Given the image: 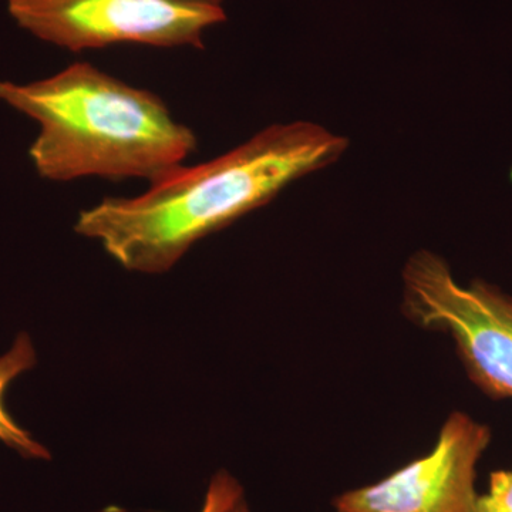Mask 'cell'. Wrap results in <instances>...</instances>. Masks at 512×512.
I'll return each mask as SVG.
<instances>
[{
  "mask_svg": "<svg viewBox=\"0 0 512 512\" xmlns=\"http://www.w3.org/2000/svg\"><path fill=\"white\" fill-rule=\"evenodd\" d=\"M346 148L345 137L319 124H275L224 156L183 165L136 198H106L80 212L74 229L127 271L164 274L195 242L335 163Z\"/></svg>",
  "mask_w": 512,
  "mask_h": 512,
  "instance_id": "1",
  "label": "cell"
},
{
  "mask_svg": "<svg viewBox=\"0 0 512 512\" xmlns=\"http://www.w3.org/2000/svg\"><path fill=\"white\" fill-rule=\"evenodd\" d=\"M0 101L39 124L30 160L56 183L96 175L154 184L197 150L194 131L174 120L160 97L90 63L32 83L0 80Z\"/></svg>",
  "mask_w": 512,
  "mask_h": 512,
  "instance_id": "2",
  "label": "cell"
},
{
  "mask_svg": "<svg viewBox=\"0 0 512 512\" xmlns=\"http://www.w3.org/2000/svg\"><path fill=\"white\" fill-rule=\"evenodd\" d=\"M403 313L453 339L468 379L493 400H512V296L456 281L441 256L421 249L403 271Z\"/></svg>",
  "mask_w": 512,
  "mask_h": 512,
  "instance_id": "3",
  "label": "cell"
},
{
  "mask_svg": "<svg viewBox=\"0 0 512 512\" xmlns=\"http://www.w3.org/2000/svg\"><path fill=\"white\" fill-rule=\"evenodd\" d=\"M8 10L20 28L70 52L116 45L204 49L205 30L227 20L211 0H8Z\"/></svg>",
  "mask_w": 512,
  "mask_h": 512,
  "instance_id": "4",
  "label": "cell"
},
{
  "mask_svg": "<svg viewBox=\"0 0 512 512\" xmlns=\"http://www.w3.org/2000/svg\"><path fill=\"white\" fill-rule=\"evenodd\" d=\"M493 431L464 412L444 421L436 446L379 483L340 494L336 512H474L477 466Z\"/></svg>",
  "mask_w": 512,
  "mask_h": 512,
  "instance_id": "5",
  "label": "cell"
},
{
  "mask_svg": "<svg viewBox=\"0 0 512 512\" xmlns=\"http://www.w3.org/2000/svg\"><path fill=\"white\" fill-rule=\"evenodd\" d=\"M35 365L36 353L32 340L28 333H20L9 352L0 357V441L23 457L49 460L50 453L47 448L37 443L28 431L23 430L12 419L3 403L9 384Z\"/></svg>",
  "mask_w": 512,
  "mask_h": 512,
  "instance_id": "6",
  "label": "cell"
},
{
  "mask_svg": "<svg viewBox=\"0 0 512 512\" xmlns=\"http://www.w3.org/2000/svg\"><path fill=\"white\" fill-rule=\"evenodd\" d=\"M242 500V490L229 474H217L211 481L201 512H231Z\"/></svg>",
  "mask_w": 512,
  "mask_h": 512,
  "instance_id": "7",
  "label": "cell"
},
{
  "mask_svg": "<svg viewBox=\"0 0 512 512\" xmlns=\"http://www.w3.org/2000/svg\"><path fill=\"white\" fill-rule=\"evenodd\" d=\"M476 507L495 512H512V468L490 474L487 493L478 495Z\"/></svg>",
  "mask_w": 512,
  "mask_h": 512,
  "instance_id": "8",
  "label": "cell"
},
{
  "mask_svg": "<svg viewBox=\"0 0 512 512\" xmlns=\"http://www.w3.org/2000/svg\"><path fill=\"white\" fill-rule=\"evenodd\" d=\"M231 512H249V510L247 504L244 503V500H241L237 505H235L234 510Z\"/></svg>",
  "mask_w": 512,
  "mask_h": 512,
  "instance_id": "9",
  "label": "cell"
},
{
  "mask_svg": "<svg viewBox=\"0 0 512 512\" xmlns=\"http://www.w3.org/2000/svg\"><path fill=\"white\" fill-rule=\"evenodd\" d=\"M474 512H495V511L483 510V508H477L476 507V511H474Z\"/></svg>",
  "mask_w": 512,
  "mask_h": 512,
  "instance_id": "10",
  "label": "cell"
},
{
  "mask_svg": "<svg viewBox=\"0 0 512 512\" xmlns=\"http://www.w3.org/2000/svg\"><path fill=\"white\" fill-rule=\"evenodd\" d=\"M211 2L217 3V5H221L224 0H211Z\"/></svg>",
  "mask_w": 512,
  "mask_h": 512,
  "instance_id": "11",
  "label": "cell"
}]
</instances>
